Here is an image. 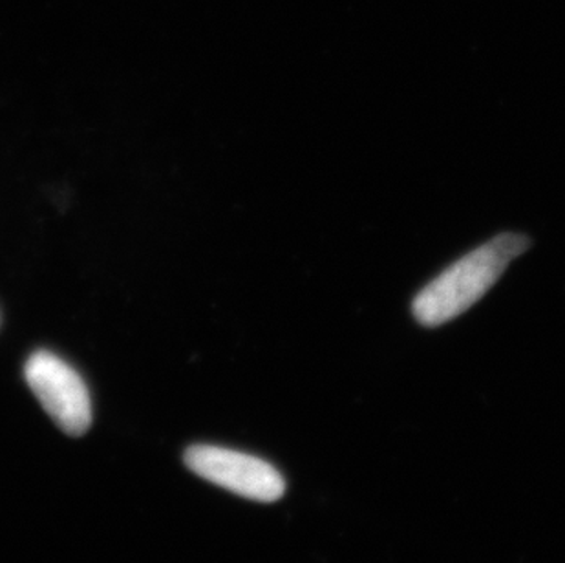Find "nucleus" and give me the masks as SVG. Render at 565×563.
<instances>
[{
    "label": "nucleus",
    "instance_id": "1",
    "mask_svg": "<svg viewBox=\"0 0 565 563\" xmlns=\"http://www.w3.org/2000/svg\"><path fill=\"white\" fill-rule=\"evenodd\" d=\"M527 236L503 233L445 267L412 300V315L422 326L438 328L469 311L486 297L512 261L529 249Z\"/></svg>",
    "mask_w": 565,
    "mask_h": 563
},
{
    "label": "nucleus",
    "instance_id": "2",
    "mask_svg": "<svg viewBox=\"0 0 565 563\" xmlns=\"http://www.w3.org/2000/svg\"><path fill=\"white\" fill-rule=\"evenodd\" d=\"M24 378L55 425L79 437L92 425L90 394L74 368L50 351H35L28 359Z\"/></svg>",
    "mask_w": 565,
    "mask_h": 563
},
{
    "label": "nucleus",
    "instance_id": "3",
    "mask_svg": "<svg viewBox=\"0 0 565 563\" xmlns=\"http://www.w3.org/2000/svg\"><path fill=\"white\" fill-rule=\"evenodd\" d=\"M192 472L247 500L271 503L286 492V479L260 457L230 448L196 445L185 452Z\"/></svg>",
    "mask_w": 565,
    "mask_h": 563
}]
</instances>
